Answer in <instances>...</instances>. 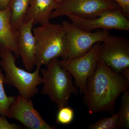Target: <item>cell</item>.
I'll list each match as a JSON object with an SVG mask.
<instances>
[{
	"label": "cell",
	"mask_w": 129,
	"mask_h": 129,
	"mask_svg": "<svg viewBox=\"0 0 129 129\" xmlns=\"http://www.w3.org/2000/svg\"><path fill=\"white\" fill-rule=\"evenodd\" d=\"M129 87V80L99 60L94 73L87 81L84 95L88 114L106 112L114 114L118 98Z\"/></svg>",
	"instance_id": "1"
},
{
	"label": "cell",
	"mask_w": 129,
	"mask_h": 129,
	"mask_svg": "<svg viewBox=\"0 0 129 129\" xmlns=\"http://www.w3.org/2000/svg\"><path fill=\"white\" fill-rule=\"evenodd\" d=\"M46 65V69L40 70L43 84L41 93L48 96L59 109L67 106L73 94L77 95L78 89L73 83L72 75L60 67L57 58Z\"/></svg>",
	"instance_id": "2"
},
{
	"label": "cell",
	"mask_w": 129,
	"mask_h": 129,
	"mask_svg": "<svg viewBox=\"0 0 129 129\" xmlns=\"http://www.w3.org/2000/svg\"><path fill=\"white\" fill-rule=\"evenodd\" d=\"M36 43L35 66L41 68L55 58L65 59L67 48L64 28L61 24L50 22L32 29Z\"/></svg>",
	"instance_id": "3"
},
{
	"label": "cell",
	"mask_w": 129,
	"mask_h": 129,
	"mask_svg": "<svg viewBox=\"0 0 129 129\" xmlns=\"http://www.w3.org/2000/svg\"><path fill=\"white\" fill-rule=\"evenodd\" d=\"M0 58V65L5 73V84L14 87L19 95L27 99L38 93L37 86L43 83L41 68H36L34 72L30 73L17 67L16 57L11 51L5 52Z\"/></svg>",
	"instance_id": "4"
},
{
	"label": "cell",
	"mask_w": 129,
	"mask_h": 129,
	"mask_svg": "<svg viewBox=\"0 0 129 129\" xmlns=\"http://www.w3.org/2000/svg\"><path fill=\"white\" fill-rule=\"evenodd\" d=\"M101 42H98L83 55L72 59L58 60L60 67L69 72L74 79V84L81 94L86 92L88 79L94 73L99 59Z\"/></svg>",
	"instance_id": "5"
},
{
	"label": "cell",
	"mask_w": 129,
	"mask_h": 129,
	"mask_svg": "<svg viewBox=\"0 0 129 129\" xmlns=\"http://www.w3.org/2000/svg\"><path fill=\"white\" fill-rule=\"evenodd\" d=\"M65 31L67 54L64 59H72L83 55L95 44L103 41L109 34L108 30L88 32L80 29L72 22L63 21Z\"/></svg>",
	"instance_id": "6"
},
{
	"label": "cell",
	"mask_w": 129,
	"mask_h": 129,
	"mask_svg": "<svg viewBox=\"0 0 129 129\" xmlns=\"http://www.w3.org/2000/svg\"><path fill=\"white\" fill-rule=\"evenodd\" d=\"M99 59L114 72L122 74L129 70V40L109 34L101 42Z\"/></svg>",
	"instance_id": "7"
},
{
	"label": "cell",
	"mask_w": 129,
	"mask_h": 129,
	"mask_svg": "<svg viewBox=\"0 0 129 129\" xmlns=\"http://www.w3.org/2000/svg\"><path fill=\"white\" fill-rule=\"evenodd\" d=\"M119 7L113 0H63L52 12L50 19L69 14L93 18L108 9Z\"/></svg>",
	"instance_id": "8"
},
{
	"label": "cell",
	"mask_w": 129,
	"mask_h": 129,
	"mask_svg": "<svg viewBox=\"0 0 129 129\" xmlns=\"http://www.w3.org/2000/svg\"><path fill=\"white\" fill-rule=\"evenodd\" d=\"M71 22L82 30L91 32L97 29L129 30V20L120 8L108 9L98 17L91 19L81 17L73 14L67 15Z\"/></svg>",
	"instance_id": "9"
},
{
	"label": "cell",
	"mask_w": 129,
	"mask_h": 129,
	"mask_svg": "<svg viewBox=\"0 0 129 129\" xmlns=\"http://www.w3.org/2000/svg\"><path fill=\"white\" fill-rule=\"evenodd\" d=\"M7 117L18 120L24 127L29 129H53L35 109L30 99H27L20 95L16 96L15 101L8 109Z\"/></svg>",
	"instance_id": "10"
},
{
	"label": "cell",
	"mask_w": 129,
	"mask_h": 129,
	"mask_svg": "<svg viewBox=\"0 0 129 129\" xmlns=\"http://www.w3.org/2000/svg\"><path fill=\"white\" fill-rule=\"evenodd\" d=\"M34 25V21L30 20L23 22L17 30L19 55L25 69L29 72L34 69L36 55V43L32 32Z\"/></svg>",
	"instance_id": "11"
},
{
	"label": "cell",
	"mask_w": 129,
	"mask_h": 129,
	"mask_svg": "<svg viewBox=\"0 0 129 129\" xmlns=\"http://www.w3.org/2000/svg\"><path fill=\"white\" fill-rule=\"evenodd\" d=\"M11 20L9 8L0 9V57L5 52L9 51L18 57V30L12 27Z\"/></svg>",
	"instance_id": "12"
},
{
	"label": "cell",
	"mask_w": 129,
	"mask_h": 129,
	"mask_svg": "<svg viewBox=\"0 0 129 129\" xmlns=\"http://www.w3.org/2000/svg\"><path fill=\"white\" fill-rule=\"evenodd\" d=\"M58 4L54 0H30L24 22L33 20L34 24L50 22L52 12Z\"/></svg>",
	"instance_id": "13"
},
{
	"label": "cell",
	"mask_w": 129,
	"mask_h": 129,
	"mask_svg": "<svg viewBox=\"0 0 129 129\" xmlns=\"http://www.w3.org/2000/svg\"><path fill=\"white\" fill-rule=\"evenodd\" d=\"M30 0H12L8 7L11 13V24L18 30L24 22L30 4Z\"/></svg>",
	"instance_id": "14"
},
{
	"label": "cell",
	"mask_w": 129,
	"mask_h": 129,
	"mask_svg": "<svg viewBox=\"0 0 129 129\" xmlns=\"http://www.w3.org/2000/svg\"><path fill=\"white\" fill-rule=\"evenodd\" d=\"M4 83L5 77L0 68V115L7 117L8 109L15 101L16 96L7 95L3 86Z\"/></svg>",
	"instance_id": "15"
},
{
	"label": "cell",
	"mask_w": 129,
	"mask_h": 129,
	"mask_svg": "<svg viewBox=\"0 0 129 129\" xmlns=\"http://www.w3.org/2000/svg\"><path fill=\"white\" fill-rule=\"evenodd\" d=\"M121 106L119 111L120 129L129 128V89L123 92Z\"/></svg>",
	"instance_id": "16"
},
{
	"label": "cell",
	"mask_w": 129,
	"mask_h": 129,
	"mask_svg": "<svg viewBox=\"0 0 129 129\" xmlns=\"http://www.w3.org/2000/svg\"><path fill=\"white\" fill-rule=\"evenodd\" d=\"M89 129H120L118 113L112 115L109 118H103L97 122L90 125Z\"/></svg>",
	"instance_id": "17"
},
{
	"label": "cell",
	"mask_w": 129,
	"mask_h": 129,
	"mask_svg": "<svg viewBox=\"0 0 129 129\" xmlns=\"http://www.w3.org/2000/svg\"><path fill=\"white\" fill-rule=\"evenodd\" d=\"M74 113L73 109L68 106H65L58 109L56 117V122L62 125L70 124L73 120Z\"/></svg>",
	"instance_id": "18"
},
{
	"label": "cell",
	"mask_w": 129,
	"mask_h": 129,
	"mask_svg": "<svg viewBox=\"0 0 129 129\" xmlns=\"http://www.w3.org/2000/svg\"><path fill=\"white\" fill-rule=\"evenodd\" d=\"M6 117L0 115V129H21L22 126L14 123H11L6 118Z\"/></svg>",
	"instance_id": "19"
},
{
	"label": "cell",
	"mask_w": 129,
	"mask_h": 129,
	"mask_svg": "<svg viewBox=\"0 0 129 129\" xmlns=\"http://www.w3.org/2000/svg\"><path fill=\"white\" fill-rule=\"evenodd\" d=\"M120 7L124 14L129 18V0H113Z\"/></svg>",
	"instance_id": "20"
},
{
	"label": "cell",
	"mask_w": 129,
	"mask_h": 129,
	"mask_svg": "<svg viewBox=\"0 0 129 129\" xmlns=\"http://www.w3.org/2000/svg\"><path fill=\"white\" fill-rule=\"evenodd\" d=\"M12 0H0V9H3L8 6Z\"/></svg>",
	"instance_id": "21"
},
{
	"label": "cell",
	"mask_w": 129,
	"mask_h": 129,
	"mask_svg": "<svg viewBox=\"0 0 129 129\" xmlns=\"http://www.w3.org/2000/svg\"><path fill=\"white\" fill-rule=\"evenodd\" d=\"M55 2L57 4H59L61 2H62L63 0H54Z\"/></svg>",
	"instance_id": "22"
}]
</instances>
